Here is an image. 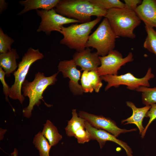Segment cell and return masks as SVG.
<instances>
[{"label":"cell","mask_w":156,"mask_h":156,"mask_svg":"<svg viewBox=\"0 0 156 156\" xmlns=\"http://www.w3.org/2000/svg\"><path fill=\"white\" fill-rule=\"evenodd\" d=\"M54 9L57 13L81 23L90 21L92 16L105 17L107 10L94 5L89 0H60Z\"/></svg>","instance_id":"1"},{"label":"cell","mask_w":156,"mask_h":156,"mask_svg":"<svg viewBox=\"0 0 156 156\" xmlns=\"http://www.w3.org/2000/svg\"><path fill=\"white\" fill-rule=\"evenodd\" d=\"M58 73V72L51 76L47 77L43 73L38 72L35 74L34 79L32 81L25 80L22 86L21 91L23 92L24 96L28 97L29 99L28 106L23 110V115L25 117L30 118L34 107L37 106L39 107L41 103L40 100L43 101L48 107L52 106L45 102L42 94L49 86L55 84L57 80L56 77Z\"/></svg>","instance_id":"2"},{"label":"cell","mask_w":156,"mask_h":156,"mask_svg":"<svg viewBox=\"0 0 156 156\" xmlns=\"http://www.w3.org/2000/svg\"><path fill=\"white\" fill-rule=\"evenodd\" d=\"M105 17L108 20L118 36L132 39L135 38L134 29L141 23L135 12L126 8H113L107 10Z\"/></svg>","instance_id":"3"},{"label":"cell","mask_w":156,"mask_h":156,"mask_svg":"<svg viewBox=\"0 0 156 156\" xmlns=\"http://www.w3.org/2000/svg\"><path fill=\"white\" fill-rule=\"evenodd\" d=\"M102 17H99L90 22L80 24H72L62 27L61 34L63 38L60 43L79 52L86 48L90 34L92 29L100 22Z\"/></svg>","instance_id":"4"},{"label":"cell","mask_w":156,"mask_h":156,"mask_svg":"<svg viewBox=\"0 0 156 156\" xmlns=\"http://www.w3.org/2000/svg\"><path fill=\"white\" fill-rule=\"evenodd\" d=\"M43 54L39 49H35L30 47L22 58L18 65V69L13 75L14 83L10 88L9 97L14 100H18L22 104L25 98L21 94L22 85L32 64L36 61L42 59Z\"/></svg>","instance_id":"5"},{"label":"cell","mask_w":156,"mask_h":156,"mask_svg":"<svg viewBox=\"0 0 156 156\" xmlns=\"http://www.w3.org/2000/svg\"><path fill=\"white\" fill-rule=\"evenodd\" d=\"M118 38L107 19L105 17L96 30L89 36L86 48H95L99 56H105L114 50L116 39Z\"/></svg>","instance_id":"6"},{"label":"cell","mask_w":156,"mask_h":156,"mask_svg":"<svg viewBox=\"0 0 156 156\" xmlns=\"http://www.w3.org/2000/svg\"><path fill=\"white\" fill-rule=\"evenodd\" d=\"M154 76L150 67L144 76L141 78L135 77L130 73L119 75H106L101 76V77L102 80L107 83L105 88V91L112 87L118 88L121 85L126 86L128 89L135 90L141 86L149 87V81Z\"/></svg>","instance_id":"7"},{"label":"cell","mask_w":156,"mask_h":156,"mask_svg":"<svg viewBox=\"0 0 156 156\" xmlns=\"http://www.w3.org/2000/svg\"><path fill=\"white\" fill-rule=\"evenodd\" d=\"M36 12L41 18L37 31L44 32L47 36L50 35L53 31L61 33L64 25L79 23L77 20L68 18L57 13L54 8L49 10H37Z\"/></svg>","instance_id":"8"},{"label":"cell","mask_w":156,"mask_h":156,"mask_svg":"<svg viewBox=\"0 0 156 156\" xmlns=\"http://www.w3.org/2000/svg\"><path fill=\"white\" fill-rule=\"evenodd\" d=\"M99 58L101 64L96 71L100 77L106 75H118V71L122 66L134 60L131 52L123 58L121 53L115 50L110 51L105 56H99Z\"/></svg>","instance_id":"9"},{"label":"cell","mask_w":156,"mask_h":156,"mask_svg":"<svg viewBox=\"0 0 156 156\" xmlns=\"http://www.w3.org/2000/svg\"><path fill=\"white\" fill-rule=\"evenodd\" d=\"M78 115L86 120L93 127L106 131L116 137L121 133L137 130L136 129L127 130L120 128L116 125L114 120L102 115H96L83 111H79Z\"/></svg>","instance_id":"10"},{"label":"cell","mask_w":156,"mask_h":156,"mask_svg":"<svg viewBox=\"0 0 156 156\" xmlns=\"http://www.w3.org/2000/svg\"><path fill=\"white\" fill-rule=\"evenodd\" d=\"M73 59L61 61L58 66L59 72L62 73L64 78H68L70 80L69 87L71 92L75 95L82 94L83 92L81 85L79 83L81 73L77 69Z\"/></svg>","instance_id":"11"},{"label":"cell","mask_w":156,"mask_h":156,"mask_svg":"<svg viewBox=\"0 0 156 156\" xmlns=\"http://www.w3.org/2000/svg\"><path fill=\"white\" fill-rule=\"evenodd\" d=\"M72 117L68 121L65 129L66 134L69 137L74 136L79 144H84L91 140L90 135L85 127L86 120L79 116L76 109L72 110Z\"/></svg>","instance_id":"12"},{"label":"cell","mask_w":156,"mask_h":156,"mask_svg":"<svg viewBox=\"0 0 156 156\" xmlns=\"http://www.w3.org/2000/svg\"><path fill=\"white\" fill-rule=\"evenodd\" d=\"M85 124L86 129L90 135L91 140H96L101 148L103 147L107 141H112L123 148L127 156H133L132 149L127 143L117 139L114 135L106 131L93 127L86 120Z\"/></svg>","instance_id":"13"},{"label":"cell","mask_w":156,"mask_h":156,"mask_svg":"<svg viewBox=\"0 0 156 156\" xmlns=\"http://www.w3.org/2000/svg\"><path fill=\"white\" fill-rule=\"evenodd\" d=\"M91 49L87 47L80 52H77L73 55V60L77 66L81 67V70L97 71L101 63L99 56L96 52L91 53Z\"/></svg>","instance_id":"14"},{"label":"cell","mask_w":156,"mask_h":156,"mask_svg":"<svg viewBox=\"0 0 156 156\" xmlns=\"http://www.w3.org/2000/svg\"><path fill=\"white\" fill-rule=\"evenodd\" d=\"M135 12L145 25L156 28V0H143Z\"/></svg>","instance_id":"15"},{"label":"cell","mask_w":156,"mask_h":156,"mask_svg":"<svg viewBox=\"0 0 156 156\" xmlns=\"http://www.w3.org/2000/svg\"><path fill=\"white\" fill-rule=\"evenodd\" d=\"M102 80L96 71H83L81 79L83 92L92 93L94 90L98 92L103 85Z\"/></svg>","instance_id":"16"},{"label":"cell","mask_w":156,"mask_h":156,"mask_svg":"<svg viewBox=\"0 0 156 156\" xmlns=\"http://www.w3.org/2000/svg\"><path fill=\"white\" fill-rule=\"evenodd\" d=\"M126 103L127 105L132 109L133 114L130 117L122 120L121 123L126 122L124 124H135L139 130L140 134L142 135L144 129L142 124L143 119L144 117H146V114L151 106L148 105L142 108H138L131 101H127Z\"/></svg>","instance_id":"17"},{"label":"cell","mask_w":156,"mask_h":156,"mask_svg":"<svg viewBox=\"0 0 156 156\" xmlns=\"http://www.w3.org/2000/svg\"><path fill=\"white\" fill-rule=\"evenodd\" d=\"M60 0H26L18 1L24 7L23 9L17 14L21 15L33 10L42 9L49 10L55 8Z\"/></svg>","instance_id":"18"},{"label":"cell","mask_w":156,"mask_h":156,"mask_svg":"<svg viewBox=\"0 0 156 156\" xmlns=\"http://www.w3.org/2000/svg\"><path fill=\"white\" fill-rule=\"evenodd\" d=\"M19 58L16 49L13 48L6 53H0V66L7 77L10 76L11 73L15 72L18 67L16 60Z\"/></svg>","instance_id":"19"},{"label":"cell","mask_w":156,"mask_h":156,"mask_svg":"<svg viewBox=\"0 0 156 156\" xmlns=\"http://www.w3.org/2000/svg\"><path fill=\"white\" fill-rule=\"evenodd\" d=\"M42 134L52 146H55L62 139V136L59 133L57 127L49 120H47L44 125Z\"/></svg>","instance_id":"20"},{"label":"cell","mask_w":156,"mask_h":156,"mask_svg":"<svg viewBox=\"0 0 156 156\" xmlns=\"http://www.w3.org/2000/svg\"><path fill=\"white\" fill-rule=\"evenodd\" d=\"M33 143L38 151L40 156H49V152L52 146L42 135L41 131L35 135Z\"/></svg>","instance_id":"21"},{"label":"cell","mask_w":156,"mask_h":156,"mask_svg":"<svg viewBox=\"0 0 156 156\" xmlns=\"http://www.w3.org/2000/svg\"><path fill=\"white\" fill-rule=\"evenodd\" d=\"M145 28L147 34L143 44L144 48L156 55V31L154 28L145 25Z\"/></svg>","instance_id":"22"},{"label":"cell","mask_w":156,"mask_h":156,"mask_svg":"<svg viewBox=\"0 0 156 156\" xmlns=\"http://www.w3.org/2000/svg\"><path fill=\"white\" fill-rule=\"evenodd\" d=\"M142 93L143 103L145 105H151L156 103V87L150 88L141 86L135 90Z\"/></svg>","instance_id":"23"},{"label":"cell","mask_w":156,"mask_h":156,"mask_svg":"<svg viewBox=\"0 0 156 156\" xmlns=\"http://www.w3.org/2000/svg\"><path fill=\"white\" fill-rule=\"evenodd\" d=\"M94 5L108 10L113 8H125V3L119 0H89Z\"/></svg>","instance_id":"24"},{"label":"cell","mask_w":156,"mask_h":156,"mask_svg":"<svg viewBox=\"0 0 156 156\" xmlns=\"http://www.w3.org/2000/svg\"><path fill=\"white\" fill-rule=\"evenodd\" d=\"M14 42V40L11 37L5 34L1 27H0V53H6L12 49L11 46Z\"/></svg>","instance_id":"25"},{"label":"cell","mask_w":156,"mask_h":156,"mask_svg":"<svg viewBox=\"0 0 156 156\" xmlns=\"http://www.w3.org/2000/svg\"><path fill=\"white\" fill-rule=\"evenodd\" d=\"M151 107L147 112L146 115V117H148L149 118V120L141 135L142 138H144L149 126L151 122L156 118V104L153 103L151 104Z\"/></svg>","instance_id":"26"},{"label":"cell","mask_w":156,"mask_h":156,"mask_svg":"<svg viewBox=\"0 0 156 156\" xmlns=\"http://www.w3.org/2000/svg\"><path fill=\"white\" fill-rule=\"evenodd\" d=\"M5 73L2 68L0 67V80L3 86V92L5 95V100L9 103L8 99L9 96L10 88L7 84L5 79Z\"/></svg>","instance_id":"27"},{"label":"cell","mask_w":156,"mask_h":156,"mask_svg":"<svg viewBox=\"0 0 156 156\" xmlns=\"http://www.w3.org/2000/svg\"><path fill=\"white\" fill-rule=\"evenodd\" d=\"M125 8L135 12L138 5L141 3V0H124Z\"/></svg>","instance_id":"28"},{"label":"cell","mask_w":156,"mask_h":156,"mask_svg":"<svg viewBox=\"0 0 156 156\" xmlns=\"http://www.w3.org/2000/svg\"><path fill=\"white\" fill-rule=\"evenodd\" d=\"M8 3L6 2L5 0H0V13L1 14L2 12L6 9Z\"/></svg>","instance_id":"29"},{"label":"cell","mask_w":156,"mask_h":156,"mask_svg":"<svg viewBox=\"0 0 156 156\" xmlns=\"http://www.w3.org/2000/svg\"><path fill=\"white\" fill-rule=\"evenodd\" d=\"M18 154V151L16 148H14V152L11 153L12 156H17Z\"/></svg>","instance_id":"30"}]
</instances>
